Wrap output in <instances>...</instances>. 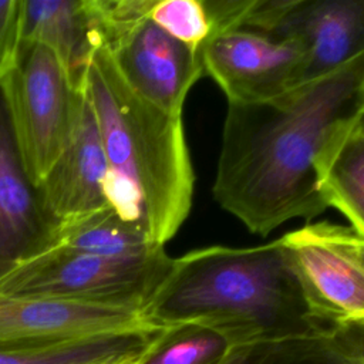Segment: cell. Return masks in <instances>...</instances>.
<instances>
[{"mask_svg":"<svg viewBox=\"0 0 364 364\" xmlns=\"http://www.w3.org/2000/svg\"><path fill=\"white\" fill-rule=\"evenodd\" d=\"M364 105V54L256 104H228L212 193L250 233L313 219L328 206L316 158L330 134Z\"/></svg>","mask_w":364,"mask_h":364,"instance_id":"1","label":"cell"},{"mask_svg":"<svg viewBox=\"0 0 364 364\" xmlns=\"http://www.w3.org/2000/svg\"><path fill=\"white\" fill-rule=\"evenodd\" d=\"M84 92L95 114L108 164L104 196L127 223L165 246L189 216L195 173L182 115L136 94L111 51H94Z\"/></svg>","mask_w":364,"mask_h":364,"instance_id":"2","label":"cell"},{"mask_svg":"<svg viewBox=\"0 0 364 364\" xmlns=\"http://www.w3.org/2000/svg\"><path fill=\"white\" fill-rule=\"evenodd\" d=\"M145 314L161 327L199 324L245 346L326 331L311 318L279 239L173 259Z\"/></svg>","mask_w":364,"mask_h":364,"instance_id":"3","label":"cell"},{"mask_svg":"<svg viewBox=\"0 0 364 364\" xmlns=\"http://www.w3.org/2000/svg\"><path fill=\"white\" fill-rule=\"evenodd\" d=\"M165 247L138 257H102L51 246L0 276V294L124 306L146 311L171 270Z\"/></svg>","mask_w":364,"mask_h":364,"instance_id":"4","label":"cell"},{"mask_svg":"<svg viewBox=\"0 0 364 364\" xmlns=\"http://www.w3.org/2000/svg\"><path fill=\"white\" fill-rule=\"evenodd\" d=\"M0 88L24 169L38 186L68 144L81 91L50 48L30 41Z\"/></svg>","mask_w":364,"mask_h":364,"instance_id":"5","label":"cell"},{"mask_svg":"<svg viewBox=\"0 0 364 364\" xmlns=\"http://www.w3.org/2000/svg\"><path fill=\"white\" fill-rule=\"evenodd\" d=\"M279 242L317 326H364V262L347 243L344 226L306 223Z\"/></svg>","mask_w":364,"mask_h":364,"instance_id":"6","label":"cell"},{"mask_svg":"<svg viewBox=\"0 0 364 364\" xmlns=\"http://www.w3.org/2000/svg\"><path fill=\"white\" fill-rule=\"evenodd\" d=\"M240 28L299 46L309 82L364 54V0H249Z\"/></svg>","mask_w":364,"mask_h":364,"instance_id":"7","label":"cell"},{"mask_svg":"<svg viewBox=\"0 0 364 364\" xmlns=\"http://www.w3.org/2000/svg\"><path fill=\"white\" fill-rule=\"evenodd\" d=\"M162 328L144 311L131 307L0 294V348H41L98 337L151 336Z\"/></svg>","mask_w":364,"mask_h":364,"instance_id":"8","label":"cell"},{"mask_svg":"<svg viewBox=\"0 0 364 364\" xmlns=\"http://www.w3.org/2000/svg\"><path fill=\"white\" fill-rule=\"evenodd\" d=\"M200 57L205 75L219 85L228 104L264 102L304 82L306 57L299 46L250 30L213 36Z\"/></svg>","mask_w":364,"mask_h":364,"instance_id":"9","label":"cell"},{"mask_svg":"<svg viewBox=\"0 0 364 364\" xmlns=\"http://www.w3.org/2000/svg\"><path fill=\"white\" fill-rule=\"evenodd\" d=\"M128 85L155 107L175 115L205 75L200 53L144 18L107 47Z\"/></svg>","mask_w":364,"mask_h":364,"instance_id":"10","label":"cell"},{"mask_svg":"<svg viewBox=\"0 0 364 364\" xmlns=\"http://www.w3.org/2000/svg\"><path fill=\"white\" fill-rule=\"evenodd\" d=\"M107 172L98 122L82 88L68 144L37 186L44 212L53 225L108 206L104 196Z\"/></svg>","mask_w":364,"mask_h":364,"instance_id":"11","label":"cell"},{"mask_svg":"<svg viewBox=\"0 0 364 364\" xmlns=\"http://www.w3.org/2000/svg\"><path fill=\"white\" fill-rule=\"evenodd\" d=\"M54 229L24 169L0 88V264L11 267L48 249Z\"/></svg>","mask_w":364,"mask_h":364,"instance_id":"12","label":"cell"},{"mask_svg":"<svg viewBox=\"0 0 364 364\" xmlns=\"http://www.w3.org/2000/svg\"><path fill=\"white\" fill-rule=\"evenodd\" d=\"M23 41L50 48L75 91H81L90 60L104 47L92 0H23Z\"/></svg>","mask_w":364,"mask_h":364,"instance_id":"13","label":"cell"},{"mask_svg":"<svg viewBox=\"0 0 364 364\" xmlns=\"http://www.w3.org/2000/svg\"><path fill=\"white\" fill-rule=\"evenodd\" d=\"M350 121L338 125L323 144L316 175L327 206L344 215L350 229L364 239V135L351 131Z\"/></svg>","mask_w":364,"mask_h":364,"instance_id":"14","label":"cell"},{"mask_svg":"<svg viewBox=\"0 0 364 364\" xmlns=\"http://www.w3.org/2000/svg\"><path fill=\"white\" fill-rule=\"evenodd\" d=\"M51 246L102 257H138L165 247L122 220L111 206L57 225Z\"/></svg>","mask_w":364,"mask_h":364,"instance_id":"15","label":"cell"},{"mask_svg":"<svg viewBox=\"0 0 364 364\" xmlns=\"http://www.w3.org/2000/svg\"><path fill=\"white\" fill-rule=\"evenodd\" d=\"M257 344H237L199 324L168 326L155 336L142 364H247Z\"/></svg>","mask_w":364,"mask_h":364,"instance_id":"16","label":"cell"},{"mask_svg":"<svg viewBox=\"0 0 364 364\" xmlns=\"http://www.w3.org/2000/svg\"><path fill=\"white\" fill-rule=\"evenodd\" d=\"M159 333V331H158ZM156 334V333H155ZM151 336H114L41 348H0V364H81L119 355L146 344Z\"/></svg>","mask_w":364,"mask_h":364,"instance_id":"17","label":"cell"},{"mask_svg":"<svg viewBox=\"0 0 364 364\" xmlns=\"http://www.w3.org/2000/svg\"><path fill=\"white\" fill-rule=\"evenodd\" d=\"M148 18L196 53H200L213 36L206 0H154Z\"/></svg>","mask_w":364,"mask_h":364,"instance_id":"18","label":"cell"},{"mask_svg":"<svg viewBox=\"0 0 364 364\" xmlns=\"http://www.w3.org/2000/svg\"><path fill=\"white\" fill-rule=\"evenodd\" d=\"M247 364H343L328 331L284 337L259 343Z\"/></svg>","mask_w":364,"mask_h":364,"instance_id":"19","label":"cell"},{"mask_svg":"<svg viewBox=\"0 0 364 364\" xmlns=\"http://www.w3.org/2000/svg\"><path fill=\"white\" fill-rule=\"evenodd\" d=\"M23 0H0V82L17 65L23 46Z\"/></svg>","mask_w":364,"mask_h":364,"instance_id":"20","label":"cell"},{"mask_svg":"<svg viewBox=\"0 0 364 364\" xmlns=\"http://www.w3.org/2000/svg\"><path fill=\"white\" fill-rule=\"evenodd\" d=\"M328 337L343 364H364V326L333 328Z\"/></svg>","mask_w":364,"mask_h":364,"instance_id":"21","label":"cell"},{"mask_svg":"<svg viewBox=\"0 0 364 364\" xmlns=\"http://www.w3.org/2000/svg\"><path fill=\"white\" fill-rule=\"evenodd\" d=\"M158 334V333H156ZM155 334V336H156ZM154 336V337H155ZM152 337V338H154ZM151 338V340H152ZM151 340L146 343V344H144L142 347H139V348H135V350H132V351H128V353H124V354H119V355H114V357H108V358H102V360H97V361H90V363H81V364H124L125 361H128L129 358H132L134 355H136V354H139L141 351H144L146 347H148V344L151 343Z\"/></svg>","mask_w":364,"mask_h":364,"instance_id":"22","label":"cell"},{"mask_svg":"<svg viewBox=\"0 0 364 364\" xmlns=\"http://www.w3.org/2000/svg\"><path fill=\"white\" fill-rule=\"evenodd\" d=\"M346 239L353 252L364 262V239L355 235L350 228H346Z\"/></svg>","mask_w":364,"mask_h":364,"instance_id":"23","label":"cell"},{"mask_svg":"<svg viewBox=\"0 0 364 364\" xmlns=\"http://www.w3.org/2000/svg\"><path fill=\"white\" fill-rule=\"evenodd\" d=\"M350 129L364 135V105L358 109L355 117L350 121Z\"/></svg>","mask_w":364,"mask_h":364,"instance_id":"24","label":"cell"},{"mask_svg":"<svg viewBox=\"0 0 364 364\" xmlns=\"http://www.w3.org/2000/svg\"><path fill=\"white\" fill-rule=\"evenodd\" d=\"M154 338H155V337H154ZM154 338L151 340V343L148 344V347H146L144 351H141L139 354L134 355L132 358H129V360H128V361H125L124 364H142V363H144V360H145V357H146V354H148V351H149V347H151V344H152Z\"/></svg>","mask_w":364,"mask_h":364,"instance_id":"25","label":"cell"},{"mask_svg":"<svg viewBox=\"0 0 364 364\" xmlns=\"http://www.w3.org/2000/svg\"><path fill=\"white\" fill-rule=\"evenodd\" d=\"M9 269H10L9 266H1V264H0V276H1V274H4Z\"/></svg>","mask_w":364,"mask_h":364,"instance_id":"26","label":"cell"}]
</instances>
